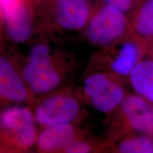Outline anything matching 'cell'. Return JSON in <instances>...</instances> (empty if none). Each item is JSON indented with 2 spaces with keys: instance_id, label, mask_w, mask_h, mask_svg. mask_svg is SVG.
Masks as SVG:
<instances>
[{
  "instance_id": "cell-1",
  "label": "cell",
  "mask_w": 153,
  "mask_h": 153,
  "mask_svg": "<svg viewBox=\"0 0 153 153\" xmlns=\"http://www.w3.org/2000/svg\"><path fill=\"white\" fill-rule=\"evenodd\" d=\"M24 77L30 89L37 94L48 92L60 83V76L53 66L46 45L39 43L32 48L24 69Z\"/></svg>"
},
{
  "instance_id": "cell-2",
  "label": "cell",
  "mask_w": 153,
  "mask_h": 153,
  "mask_svg": "<svg viewBox=\"0 0 153 153\" xmlns=\"http://www.w3.org/2000/svg\"><path fill=\"white\" fill-rule=\"evenodd\" d=\"M126 25L124 12L106 4L91 19L87 28L88 38L97 45H108L123 35Z\"/></svg>"
},
{
  "instance_id": "cell-3",
  "label": "cell",
  "mask_w": 153,
  "mask_h": 153,
  "mask_svg": "<svg viewBox=\"0 0 153 153\" xmlns=\"http://www.w3.org/2000/svg\"><path fill=\"white\" fill-rule=\"evenodd\" d=\"M84 92L94 108L104 114L114 111L124 99L123 88L104 74L88 76L84 82Z\"/></svg>"
},
{
  "instance_id": "cell-4",
  "label": "cell",
  "mask_w": 153,
  "mask_h": 153,
  "mask_svg": "<svg viewBox=\"0 0 153 153\" xmlns=\"http://www.w3.org/2000/svg\"><path fill=\"white\" fill-rule=\"evenodd\" d=\"M0 129L22 148H30L35 140L34 118L30 110L26 107H9L1 112Z\"/></svg>"
},
{
  "instance_id": "cell-5",
  "label": "cell",
  "mask_w": 153,
  "mask_h": 153,
  "mask_svg": "<svg viewBox=\"0 0 153 153\" xmlns=\"http://www.w3.org/2000/svg\"><path fill=\"white\" fill-rule=\"evenodd\" d=\"M79 111V103L73 97L57 96L51 97L38 106L36 119L45 126L70 123Z\"/></svg>"
},
{
  "instance_id": "cell-6",
  "label": "cell",
  "mask_w": 153,
  "mask_h": 153,
  "mask_svg": "<svg viewBox=\"0 0 153 153\" xmlns=\"http://www.w3.org/2000/svg\"><path fill=\"white\" fill-rule=\"evenodd\" d=\"M122 111L130 126L143 135L153 134V105L150 101L137 95L124 98Z\"/></svg>"
},
{
  "instance_id": "cell-7",
  "label": "cell",
  "mask_w": 153,
  "mask_h": 153,
  "mask_svg": "<svg viewBox=\"0 0 153 153\" xmlns=\"http://www.w3.org/2000/svg\"><path fill=\"white\" fill-rule=\"evenodd\" d=\"M55 15L60 26L67 30H78L85 26L90 15L87 0H56Z\"/></svg>"
},
{
  "instance_id": "cell-8",
  "label": "cell",
  "mask_w": 153,
  "mask_h": 153,
  "mask_svg": "<svg viewBox=\"0 0 153 153\" xmlns=\"http://www.w3.org/2000/svg\"><path fill=\"white\" fill-rule=\"evenodd\" d=\"M0 97L18 102L27 97L24 82L14 67L3 57H0Z\"/></svg>"
},
{
  "instance_id": "cell-9",
  "label": "cell",
  "mask_w": 153,
  "mask_h": 153,
  "mask_svg": "<svg viewBox=\"0 0 153 153\" xmlns=\"http://www.w3.org/2000/svg\"><path fill=\"white\" fill-rule=\"evenodd\" d=\"M9 36L13 41L22 43L29 38L32 30L31 16L22 1L13 9L4 13Z\"/></svg>"
},
{
  "instance_id": "cell-10",
  "label": "cell",
  "mask_w": 153,
  "mask_h": 153,
  "mask_svg": "<svg viewBox=\"0 0 153 153\" xmlns=\"http://www.w3.org/2000/svg\"><path fill=\"white\" fill-rule=\"evenodd\" d=\"M74 130L70 123L48 126L40 134L38 145L44 151L64 148L74 140Z\"/></svg>"
},
{
  "instance_id": "cell-11",
  "label": "cell",
  "mask_w": 153,
  "mask_h": 153,
  "mask_svg": "<svg viewBox=\"0 0 153 153\" xmlns=\"http://www.w3.org/2000/svg\"><path fill=\"white\" fill-rule=\"evenodd\" d=\"M130 80L134 90L153 104V60L137 63L130 74Z\"/></svg>"
},
{
  "instance_id": "cell-12",
  "label": "cell",
  "mask_w": 153,
  "mask_h": 153,
  "mask_svg": "<svg viewBox=\"0 0 153 153\" xmlns=\"http://www.w3.org/2000/svg\"><path fill=\"white\" fill-rule=\"evenodd\" d=\"M139 48L133 42H126L111 63L112 71L119 75H130L138 63Z\"/></svg>"
},
{
  "instance_id": "cell-13",
  "label": "cell",
  "mask_w": 153,
  "mask_h": 153,
  "mask_svg": "<svg viewBox=\"0 0 153 153\" xmlns=\"http://www.w3.org/2000/svg\"><path fill=\"white\" fill-rule=\"evenodd\" d=\"M118 151L123 153H152L153 140L146 135L132 137L120 143Z\"/></svg>"
},
{
  "instance_id": "cell-14",
  "label": "cell",
  "mask_w": 153,
  "mask_h": 153,
  "mask_svg": "<svg viewBox=\"0 0 153 153\" xmlns=\"http://www.w3.org/2000/svg\"><path fill=\"white\" fill-rule=\"evenodd\" d=\"M135 28L140 35L145 37L153 36V0H148L141 7Z\"/></svg>"
},
{
  "instance_id": "cell-15",
  "label": "cell",
  "mask_w": 153,
  "mask_h": 153,
  "mask_svg": "<svg viewBox=\"0 0 153 153\" xmlns=\"http://www.w3.org/2000/svg\"><path fill=\"white\" fill-rule=\"evenodd\" d=\"M63 150L69 153H87L91 151L90 145L85 142L72 140Z\"/></svg>"
},
{
  "instance_id": "cell-16",
  "label": "cell",
  "mask_w": 153,
  "mask_h": 153,
  "mask_svg": "<svg viewBox=\"0 0 153 153\" xmlns=\"http://www.w3.org/2000/svg\"><path fill=\"white\" fill-rule=\"evenodd\" d=\"M106 4L114 7L118 10L126 12L131 8L133 0H103Z\"/></svg>"
}]
</instances>
